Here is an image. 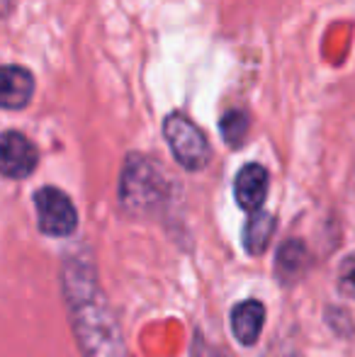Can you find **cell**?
<instances>
[{"mask_svg": "<svg viewBox=\"0 0 355 357\" xmlns=\"http://www.w3.org/2000/svg\"><path fill=\"white\" fill-rule=\"evenodd\" d=\"M61 296L83 357H127L122 328L117 324L109 299L100 284L93 255L76 250L63 255Z\"/></svg>", "mask_w": 355, "mask_h": 357, "instance_id": "1", "label": "cell"}, {"mask_svg": "<svg viewBox=\"0 0 355 357\" xmlns=\"http://www.w3.org/2000/svg\"><path fill=\"white\" fill-rule=\"evenodd\" d=\"M171 185L146 155L129 153L119 175V207L129 216H153L166 204Z\"/></svg>", "mask_w": 355, "mask_h": 357, "instance_id": "2", "label": "cell"}, {"mask_svg": "<svg viewBox=\"0 0 355 357\" xmlns=\"http://www.w3.org/2000/svg\"><path fill=\"white\" fill-rule=\"evenodd\" d=\"M163 139H166L176 163L188 173H199L209 165V158H212L209 142L190 117L180 112L168 114L163 119Z\"/></svg>", "mask_w": 355, "mask_h": 357, "instance_id": "3", "label": "cell"}, {"mask_svg": "<svg viewBox=\"0 0 355 357\" xmlns=\"http://www.w3.org/2000/svg\"><path fill=\"white\" fill-rule=\"evenodd\" d=\"M34 212H37V226L49 238H66L76 234L78 212L73 199L63 190L47 185L34 192Z\"/></svg>", "mask_w": 355, "mask_h": 357, "instance_id": "4", "label": "cell"}, {"mask_svg": "<svg viewBox=\"0 0 355 357\" xmlns=\"http://www.w3.org/2000/svg\"><path fill=\"white\" fill-rule=\"evenodd\" d=\"M39 151L20 132H5L0 142V170L8 180H24L37 170Z\"/></svg>", "mask_w": 355, "mask_h": 357, "instance_id": "5", "label": "cell"}, {"mask_svg": "<svg viewBox=\"0 0 355 357\" xmlns=\"http://www.w3.org/2000/svg\"><path fill=\"white\" fill-rule=\"evenodd\" d=\"M270 188V173L261 163H246L234 178V197L243 212H258L263 209Z\"/></svg>", "mask_w": 355, "mask_h": 357, "instance_id": "6", "label": "cell"}, {"mask_svg": "<svg viewBox=\"0 0 355 357\" xmlns=\"http://www.w3.org/2000/svg\"><path fill=\"white\" fill-rule=\"evenodd\" d=\"M312 253L302 238H285L275 250V278L282 287H292L307 275Z\"/></svg>", "mask_w": 355, "mask_h": 357, "instance_id": "7", "label": "cell"}, {"mask_svg": "<svg viewBox=\"0 0 355 357\" xmlns=\"http://www.w3.org/2000/svg\"><path fill=\"white\" fill-rule=\"evenodd\" d=\"M229 321H232V335L236 338V343L251 348L261 340L263 326H266V306L258 299H243L234 304Z\"/></svg>", "mask_w": 355, "mask_h": 357, "instance_id": "8", "label": "cell"}, {"mask_svg": "<svg viewBox=\"0 0 355 357\" xmlns=\"http://www.w3.org/2000/svg\"><path fill=\"white\" fill-rule=\"evenodd\" d=\"M34 75L24 66L5 63L0 75V105L3 109H24L34 98Z\"/></svg>", "mask_w": 355, "mask_h": 357, "instance_id": "9", "label": "cell"}, {"mask_svg": "<svg viewBox=\"0 0 355 357\" xmlns=\"http://www.w3.org/2000/svg\"><path fill=\"white\" fill-rule=\"evenodd\" d=\"M275 234V216L258 209V212H251V216L243 224V250L248 255H263L268 250L270 241H273Z\"/></svg>", "mask_w": 355, "mask_h": 357, "instance_id": "10", "label": "cell"}, {"mask_svg": "<svg viewBox=\"0 0 355 357\" xmlns=\"http://www.w3.org/2000/svg\"><path fill=\"white\" fill-rule=\"evenodd\" d=\"M248 129H251V119L243 109H229L222 119H219V134H222L224 144L239 149L246 144Z\"/></svg>", "mask_w": 355, "mask_h": 357, "instance_id": "11", "label": "cell"}, {"mask_svg": "<svg viewBox=\"0 0 355 357\" xmlns=\"http://www.w3.org/2000/svg\"><path fill=\"white\" fill-rule=\"evenodd\" d=\"M324 319H326L328 328H331L336 335H341V338H348V335L355 333L353 316L348 314L346 309H338V306H326V311H324Z\"/></svg>", "mask_w": 355, "mask_h": 357, "instance_id": "12", "label": "cell"}, {"mask_svg": "<svg viewBox=\"0 0 355 357\" xmlns=\"http://www.w3.org/2000/svg\"><path fill=\"white\" fill-rule=\"evenodd\" d=\"M338 291L355 301V250L341 260V268H338Z\"/></svg>", "mask_w": 355, "mask_h": 357, "instance_id": "13", "label": "cell"}, {"mask_svg": "<svg viewBox=\"0 0 355 357\" xmlns=\"http://www.w3.org/2000/svg\"><path fill=\"white\" fill-rule=\"evenodd\" d=\"M188 357H227L219 348H214L207 338H204L199 331H195L192 335V345H190V355Z\"/></svg>", "mask_w": 355, "mask_h": 357, "instance_id": "14", "label": "cell"}]
</instances>
